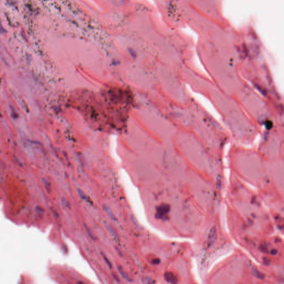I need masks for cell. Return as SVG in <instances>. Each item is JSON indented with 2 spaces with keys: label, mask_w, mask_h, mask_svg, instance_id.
<instances>
[{
  "label": "cell",
  "mask_w": 284,
  "mask_h": 284,
  "mask_svg": "<svg viewBox=\"0 0 284 284\" xmlns=\"http://www.w3.org/2000/svg\"><path fill=\"white\" fill-rule=\"evenodd\" d=\"M142 282L144 284H153L155 283V282L153 279H150L149 277H144L142 280Z\"/></svg>",
  "instance_id": "obj_8"
},
{
  "label": "cell",
  "mask_w": 284,
  "mask_h": 284,
  "mask_svg": "<svg viewBox=\"0 0 284 284\" xmlns=\"http://www.w3.org/2000/svg\"><path fill=\"white\" fill-rule=\"evenodd\" d=\"M170 206L167 204H162L156 209L155 217L156 218L165 221L169 218V214L170 212Z\"/></svg>",
  "instance_id": "obj_1"
},
{
  "label": "cell",
  "mask_w": 284,
  "mask_h": 284,
  "mask_svg": "<svg viewBox=\"0 0 284 284\" xmlns=\"http://www.w3.org/2000/svg\"><path fill=\"white\" fill-rule=\"evenodd\" d=\"M159 262H160L159 260V259H155V260H153V263H154V264H159Z\"/></svg>",
  "instance_id": "obj_13"
},
{
  "label": "cell",
  "mask_w": 284,
  "mask_h": 284,
  "mask_svg": "<svg viewBox=\"0 0 284 284\" xmlns=\"http://www.w3.org/2000/svg\"><path fill=\"white\" fill-rule=\"evenodd\" d=\"M106 228L109 233L110 234L111 236H112V238L114 239V240H115V241H118V235H117V233L116 231L114 230V229L113 228H112V227L111 226L107 225Z\"/></svg>",
  "instance_id": "obj_4"
},
{
  "label": "cell",
  "mask_w": 284,
  "mask_h": 284,
  "mask_svg": "<svg viewBox=\"0 0 284 284\" xmlns=\"http://www.w3.org/2000/svg\"><path fill=\"white\" fill-rule=\"evenodd\" d=\"M217 238V233L216 228L214 226L211 228L208 233V238L206 240V246L208 248H211L215 243Z\"/></svg>",
  "instance_id": "obj_2"
},
{
  "label": "cell",
  "mask_w": 284,
  "mask_h": 284,
  "mask_svg": "<svg viewBox=\"0 0 284 284\" xmlns=\"http://www.w3.org/2000/svg\"><path fill=\"white\" fill-rule=\"evenodd\" d=\"M62 204L66 208L69 207V203L67 202V201H66V199H65L64 198L62 199Z\"/></svg>",
  "instance_id": "obj_12"
},
{
  "label": "cell",
  "mask_w": 284,
  "mask_h": 284,
  "mask_svg": "<svg viewBox=\"0 0 284 284\" xmlns=\"http://www.w3.org/2000/svg\"><path fill=\"white\" fill-rule=\"evenodd\" d=\"M103 208L104 209V211L106 212L107 215L109 216L110 218L112 219V220L114 221L116 220V218H115L113 214L112 213V211H111V209L107 206L104 205V206H103Z\"/></svg>",
  "instance_id": "obj_5"
},
{
  "label": "cell",
  "mask_w": 284,
  "mask_h": 284,
  "mask_svg": "<svg viewBox=\"0 0 284 284\" xmlns=\"http://www.w3.org/2000/svg\"><path fill=\"white\" fill-rule=\"evenodd\" d=\"M77 192H78V193L79 195L81 198L83 200V201H86L88 203H90L91 201L89 200L87 196L86 195H85V194L82 192V190H79V189H77Z\"/></svg>",
  "instance_id": "obj_7"
},
{
  "label": "cell",
  "mask_w": 284,
  "mask_h": 284,
  "mask_svg": "<svg viewBox=\"0 0 284 284\" xmlns=\"http://www.w3.org/2000/svg\"><path fill=\"white\" fill-rule=\"evenodd\" d=\"M118 271H119V273L121 274V275H122V277H123L124 279H125L126 280L128 281V282H130V281H131L130 277L127 275V274L123 270V269H122L121 267L118 266Z\"/></svg>",
  "instance_id": "obj_6"
},
{
  "label": "cell",
  "mask_w": 284,
  "mask_h": 284,
  "mask_svg": "<svg viewBox=\"0 0 284 284\" xmlns=\"http://www.w3.org/2000/svg\"><path fill=\"white\" fill-rule=\"evenodd\" d=\"M42 182H43V184L45 185V187L46 188V190H47L48 192H49L50 191V186L49 183L47 182V180L44 179H42Z\"/></svg>",
  "instance_id": "obj_10"
},
{
  "label": "cell",
  "mask_w": 284,
  "mask_h": 284,
  "mask_svg": "<svg viewBox=\"0 0 284 284\" xmlns=\"http://www.w3.org/2000/svg\"><path fill=\"white\" fill-rule=\"evenodd\" d=\"M102 255H103V258H104V260H105V261H106V263L107 264V265H108V267H109V268H110V269H112V264H111V263H110V261H109V260H108V259H107V258H106V256H105V255H103V254H102Z\"/></svg>",
  "instance_id": "obj_11"
},
{
  "label": "cell",
  "mask_w": 284,
  "mask_h": 284,
  "mask_svg": "<svg viewBox=\"0 0 284 284\" xmlns=\"http://www.w3.org/2000/svg\"><path fill=\"white\" fill-rule=\"evenodd\" d=\"M84 229H85V230L86 231L87 233L88 234V235L92 240H95V238H94V236L92 235V234L91 233L90 229H89L88 227L86 224H84Z\"/></svg>",
  "instance_id": "obj_9"
},
{
  "label": "cell",
  "mask_w": 284,
  "mask_h": 284,
  "mask_svg": "<svg viewBox=\"0 0 284 284\" xmlns=\"http://www.w3.org/2000/svg\"><path fill=\"white\" fill-rule=\"evenodd\" d=\"M165 281L171 284H176L178 282V279L175 274L172 272H167L164 274Z\"/></svg>",
  "instance_id": "obj_3"
}]
</instances>
